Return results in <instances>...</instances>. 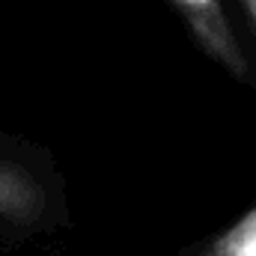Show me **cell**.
Here are the masks:
<instances>
[{"label":"cell","mask_w":256,"mask_h":256,"mask_svg":"<svg viewBox=\"0 0 256 256\" xmlns=\"http://www.w3.org/2000/svg\"><path fill=\"white\" fill-rule=\"evenodd\" d=\"M214 256H256V208L218 242Z\"/></svg>","instance_id":"cell-3"},{"label":"cell","mask_w":256,"mask_h":256,"mask_svg":"<svg viewBox=\"0 0 256 256\" xmlns=\"http://www.w3.org/2000/svg\"><path fill=\"white\" fill-rule=\"evenodd\" d=\"M244 3V9H248V15L254 18V24H256V0H242Z\"/></svg>","instance_id":"cell-4"},{"label":"cell","mask_w":256,"mask_h":256,"mask_svg":"<svg viewBox=\"0 0 256 256\" xmlns=\"http://www.w3.org/2000/svg\"><path fill=\"white\" fill-rule=\"evenodd\" d=\"M36 200L33 182L12 170V167H0V214H24Z\"/></svg>","instance_id":"cell-2"},{"label":"cell","mask_w":256,"mask_h":256,"mask_svg":"<svg viewBox=\"0 0 256 256\" xmlns=\"http://www.w3.org/2000/svg\"><path fill=\"white\" fill-rule=\"evenodd\" d=\"M182 18L188 21L191 33L196 36V42L218 60L224 63L230 72L236 74H244L248 72V63L238 51V42L230 30V21L224 15V6L220 0H170Z\"/></svg>","instance_id":"cell-1"}]
</instances>
